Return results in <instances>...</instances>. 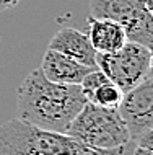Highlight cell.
I'll use <instances>...</instances> for the list:
<instances>
[{"label": "cell", "mask_w": 153, "mask_h": 155, "mask_svg": "<svg viewBox=\"0 0 153 155\" xmlns=\"http://www.w3.org/2000/svg\"><path fill=\"white\" fill-rule=\"evenodd\" d=\"M20 0H0V12H5V10H10L18 5Z\"/></svg>", "instance_id": "12"}, {"label": "cell", "mask_w": 153, "mask_h": 155, "mask_svg": "<svg viewBox=\"0 0 153 155\" xmlns=\"http://www.w3.org/2000/svg\"><path fill=\"white\" fill-rule=\"evenodd\" d=\"M122 96L124 93L121 91V88H117L111 80H106L91 93L88 103H93L101 108H117L122 101Z\"/></svg>", "instance_id": "10"}, {"label": "cell", "mask_w": 153, "mask_h": 155, "mask_svg": "<svg viewBox=\"0 0 153 155\" xmlns=\"http://www.w3.org/2000/svg\"><path fill=\"white\" fill-rule=\"evenodd\" d=\"M85 104L86 98L80 85L54 83L41 69L28 74L16 90L18 119L54 134H67Z\"/></svg>", "instance_id": "1"}, {"label": "cell", "mask_w": 153, "mask_h": 155, "mask_svg": "<svg viewBox=\"0 0 153 155\" xmlns=\"http://www.w3.org/2000/svg\"><path fill=\"white\" fill-rule=\"evenodd\" d=\"M90 15L119 23L130 43L153 46V15L143 0H90Z\"/></svg>", "instance_id": "5"}, {"label": "cell", "mask_w": 153, "mask_h": 155, "mask_svg": "<svg viewBox=\"0 0 153 155\" xmlns=\"http://www.w3.org/2000/svg\"><path fill=\"white\" fill-rule=\"evenodd\" d=\"M135 144L113 150L91 149L67 134L41 131L15 118L0 126V155H132Z\"/></svg>", "instance_id": "2"}, {"label": "cell", "mask_w": 153, "mask_h": 155, "mask_svg": "<svg viewBox=\"0 0 153 155\" xmlns=\"http://www.w3.org/2000/svg\"><path fill=\"white\" fill-rule=\"evenodd\" d=\"M67 136L91 149L113 150L132 144L127 126L117 108H101L88 103L70 124Z\"/></svg>", "instance_id": "3"}, {"label": "cell", "mask_w": 153, "mask_h": 155, "mask_svg": "<svg viewBox=\"0 0 153 155\" xmlns=\"http://www.w3.org/2000/svg\"><path fill=\"white\" fill-rule=\"evenodd\" d=\"M148 49H150V54H151V69H150V72L153 74V46H150Z\"/></svg>", "instance_id": "14"}, {"label": "cell", "mask_w": 153, "mask_h": 155, "mask_svg": "<svg viewBox=\"0 0 153 155\" xmlns=\"http://www.w3.org/2000/svg\"><path fill=\"white\" fill-rule=\"evenodd\" d=\"M41 72L43 75L54 83L62 85H80L81 80L88 72L94 70V67L83 65L80 62L70 59L65 54H60L52 49H47L43 56L41 62Z\"/></svg>", "instance_id": "8"}, {"label": "cell", "mask_w": 153, "mask_h": 155, "mask_svg": "<svg viewBox=\"0 0 153 155\" xmlns=\"http://www.w3.org/2000/svg\"><path fill=\"white\" fill-rule=\"evenodd\" d=\"M96 67L122 93H127L150 75L151 54L147 46L127 41L116 52L96 54Z\"/></svg>", "instance_id": "4"}, {"label": "cell", "mask_w": 153, "mask_h": 155, "mask_svg": "<svg viewBox=\"0 0 153 155\" xmlns=\"http://www.w3.org/2000/svg\"><path fill=\"white\" fill-rule=\"evenodd\" d=\"M135 147H140V149H147V150H153V127L145 131L143 134L135 139Z\"/></svg>", "instance_id": "11"}, {"label": "cell", "mask_w": 153, "mask_h": 155, "mask_svg": "<svg viewBox=\"0 0 153 155\" xmlns=\"http://www.w3.org/2000/svg\"><path fill=\"white\" fill-rule=\"evenodd\" d=\"M132 155H153V150H147V149L135 147V149H134V153H132Z\"/></svg>", "instance_id": "13"}, {"label": "cell", "mask_w": 153, "mask_h": 155, "mask_svg": "<svg viewBox=\"0 0 153 155\" xmlns=\"http://www.w3.org/2000/svg\"><path fill=\"white\" fill-rule=\"evenodd\" d=\"M47 49L65 54L70 59L88 67H96V51L88 39V35L78 31L77 28L65 26L56 33L47 44Z\"/></svg>", "instance_id": "7"}, {"label": "cell", "mask_w": 153, "mask_h": 155, "mask_svg": "<svg viewBox=\"0 0 153 155\" xmlns=\"http://www.w3.org/2000/svg\"><path fill=\"white\" fill-rule=\"evenodd\" d=\"M119 114L127 126L132 142L153 127V74L140 85L124 93L122 101L117 106Z\"/></svg>", "instance_id": "6"}, {"label": "cell", "mask_w": 153, "mask_h": 155, "mask_svg": "<svg viewBox=\"0 0 153 155\" xmlns=\"http://www.w3.org/2000/svg\"><path fill=\"white\" fill-rule=\"evenodd\" d=\"M88 39L96 54L116 52L127 43L124 28L119 23L106 18H94L88 15Z\"/></svg>", "instance_id": "9"}]
</instances>
